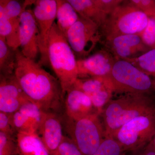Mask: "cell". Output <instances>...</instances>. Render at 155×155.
Masks as SVG:
<instances>
[{
    "label": "cell",
    "mask_w": 155,
    "mask_h": 155,
    "mask_svg": "<svg viewBox=\"0 0 155 155\" xmlns=\"http://www.w3.org/2000/svg\"><path fill=\"white\" fill-rule=\"evenodd\" d=\"M14 75L25 94L42 111L61 112L64 96L59 80L40 64L23 55L19 49L16 50Z\"/></svg>",
    "instance_id": "cell-1"
},
{
    "label": "cell",
    "mask_w": 155,
    "mask_h": 155,
    "mask_svg": "<svg viewBox=\"0 0 155 155\" xmlns=\"http://www.w3.org/2000/svg\"><path fill=\"white\" fill-rule=\"evenodd\" d=\"M155 113V105L147 94H127L111 99L100 116L106 137L113 138L118 130L130 120L143 115Z\"/></svg>",
    "instance_id": "cell-2"
},
{
    "label": "cell",
    "mask_w": 155,
    "mask_h": 155,
    "mask_svg": "<svg viewBox=\"0 0 155 155\" xmlns=\"http://www.w3.org/2000/svg\"><path fill=\"white\" fill-rule=\"evenodd\" d=\"M47 55L48 61L61 84L65 96L78 78L77 60L56 22L48 36Z\"/></svg>",
    "instance_id": "cell-3"
},
{
    "label": "cell",
    "mask_w": 155,
    "mask_h": 155,
    "mask_svg": "<svg viewBox=\"0 0 155 155\" xmlns=\"http://www.w3.org/2000/svg\"><path fill=\"white\" fill-rule=\"evenodd\" d=\"M64 131L74 142L83 155H92L106 138L100 115L94 114L78 120L61 115Z\"/></svg>",
    "instance_id": "cell-4"
},
{
    "label": "cell",
    "mask_w": 155,
    "mask_h": 155,
    "mask_svg": "<svg viewBox=\"0 0 155 155\" xmlns=\"http://www.w3.org/2000/svg\"><path fill=\"white\" fill-rule=\"evenodd\" d=\"M149 19L142 11L124 1L100 27L102 37L105 40L125 35H140L147 27Z\"/></svg>",
    "instance_id": "cell-5"
},
{
    "label": "cell",
    "mask_w": 155,
    "mask_h": 155,
    "mask_svg": "<svg viewBox=\"0 0 155 155\" xmlns=\"http://www.w3.org/2000/svg\"><path fill=\"white\" fill-rule=\"evenodd\" d=\"M108 77L119 93L147 94L154 85L150 76L125 60H116Z\"/></svg>",
    "instance_id": "cell-6"
},
{
    "label": "cell",
    "mask_w": 155,
    "mask_h": 155,
    "mask_svg": "<svg viewBox=\"0 0 155 155\" xmlns=\"http://www.w3.org/2000/svg\"><path fill=\"white\" fill-rule=\"evenodd\" d=\"M155 134V113L136 117L127 122L114 134L113 138L122 150L136 151L152 140Z\"/></svg>",
    "instance_id": "cell-7"
},
{
    "label": "cell",
    "mask_w": 155,
    "mask_h": 155,
    "mask_svg": "<svg viewBox=\"0 0 155 155\" xmlns=\"http://www.w3.org/2000/svg\"><path fill=\"white\" fill-rule=\"evenodd\" d=\"M64 36L78 60L88 57L102 38L98 25L80 16Z\"/></svg>",
    "instance_id": "cell-8"
},
{
    "label": "cell",
    "mask_w": 155,
    "mask_h": 155,
    "mask_svg": "<svg viewBox=\"0 0 155 155\" xmlns=\"http://www.w3.org/2000/svg\"><path fill=\"white\" fill-rule=\"evenodd\" d=\"M32 12L39 31V49L41 62L48 61L47 44L49 33L52 27L57 15V0L34 1Z\"/></svg>",
    "instance_id": "cell-9"
},
{
    "label": "cell",
    "mask_w": 155,
    "mask_h": 155,
    "mask_svg": "<svg viewBox=\"0 0 155 155\" xmlns=\"http://www.w3.org/2000/svg\"><path fill=\"white\" fill-rule=\"evenodd\" d=\"M72 86L79 89L90 98L100 115L114 92L108 76L78 78Z\"/></svg>",
    "instance_id": "cell-10"
},
{
    "label": "cell",
    "mask_w": 155,
    "mask_h": 155,
    "mask_svg": "<svg viewBox=\"0 0 155 155\" xmlns=\"http://www.w3.org/2000/svg\"><path fill=\"white\" fill-rule=\"evenodd\" d=\"M31 102L19 85L15 75H0V111L11 114Z\"/></svg>",
    "instance_id": "cell-11"
},
{
    "label": "cell",
    "mask_w": 155,
    "mask_h": 155,
    "mask_svg": "<svg viewBox=\"0 0 155 155\" xmlns=\"http://www.w3.org/2000/svg\"><path fill=\"white\" fill-rule=\"evenodd\" d=\"M19 36L20 51L22 54L35 61L39 49V31L32 10L26 8L20 18Z\"/></svg>",
    "instance_id": "cell-12"
},
{
    "label": "cell",
    "mask_w": 155,
    "mask_h": 155,
    "mask_svg": "<svg viewBox=\"0 0 155 155\" xmlns=\"http://www.w3.org/2000/svg\"><path fill=\"white\" fill-rule=\"evenodd\" d=\"M106 49L116 60H127L139 57L150 50L137 35H125L105 40Z\"/></svg>",
    "instance_id": "cell-13"
},
{
    "label": "cell",
    "mask_w": 155,
    "mask_h": 155,
    "mask_svg": "<svg viewBox=\"0 0 155 155\" xmlns=\"http://www.w3.org/2000/svg\"><path fill=\"white\" fill-rule=\"evenodd\" d=\"M116 60L106 49L98 51L84 59L77 60L78 78L108 76Z\"/></svg>",
    "instance_id": "cell-14"
},
{
    "label": "cell",
    "mask_w": 155,
    "mask_h": 155,
    "mask_svg": "<svg viewBox=\"0 0 155 155\" xmlns=\"http://www.w3.org/2000/svg\"><path fill=\"white\" fill-rule=\"evenodd\" d=\"M63 131L60 115L42 111L41 120L37 133L49 155H53L58 150L64 137Z\"/></svg>",
    "instance_id": "cell-15"
},
{
    "label": "cell",
    "mask_w": 155,
    "mask_h": 155,
    "mask_svg": "<svg viewBox=\"0 0 155 155\" xmlns=\"http://www.w3.org/2000/svg\"><path fill=\"white\" fill-rule=\"evenodd\" d=\"M64 114L70 119L78 120L99 114L91 100L79 89L72 86L64 96Z\"/></svg>",
    "instance_id": "cell-16"
},
{
    "label": "cell",
    "mask_w": 155,
    "mask_h": 155,
    "mask_svg": "<svg viewBox=\"0 0 155 155\" xmlns=\"http://www.w3.org/2000/svg\"><path fill=\"white\" fill-rule=\"evenodd\" d=\"M41 112L31 102L25 104L17 112L10 114L13 129L17 134L37 133L41 120Z\"/></svg>",
    "instance_id": "cell-17"
},
{
    "label": "cell",
    "mask_w": 155,
    "mask_h": 155,
    "mask_svg": "<svg viewBox=\"0 0 155 155\" xmlns=\"http://www.w3.org/2000/svg\"><path fill=\"white\" fill-rule=\"evenodd\" d=\"M80 17L88 19L100 27L107 18L100 8L97 0H68Z\"/></svg>",
    "instance_id": "cell-18"
},
{
    "label": "cell",
    "mask_w": 155,
    "mask_h": 155,
    "mask_svg": "<svg viewBox=\"0 0 155 155\" xmlns=\"http://www.w3.org/2000/svg\"><path fill=\"white\" fill-rule=\"evenodd\" d=\"M17 140L18 155H49L37 132L18 133Z\"/></svg>",
    "instance_id": "cell-19"
},
{
    "label": "cell",
    "mask_w": 155,
    "mask_h": 155,
    "mask_svg": "<svg viewBox=\"0 0 155 155\" xmlns=\"http://www.w3.org/2000/svg\"><path fill=\"white\" fill-rule=\"evenodd\" d=\"M57 1L58 7L56 23L59 29L65 35L69 28L77 22L80 16L68 1Z\"/></svg>",
    "instance_id": "cell-20"
},
{
    "label": "cell",
    "mask_w": 155,
    "mask_h": 155,
    "mask_svg": "<svg viewBox=\"0 0 155 155\" xmlns=\"http://www.w3.org/2000/svg\"><path fill=\"white\" fill-rule=\"evenodd\" d=\"M16 50L9 46L5 38L0 36V75H14Z\"/></svg>",
    "instance_id": "cell-21"
},
{
    "label": "cell",
    "mask_w": 155,
    "mask_h": 155,
    "mask_svg": "<svg viewBox=\"0 0 155 155\" xmlns=\"http://www.w3.org/2000/svg\"><path fill=\"white\" fill-rule=\"evenodd\" d=\"M34 1H26L22 4L15 0H1L0 14L16 25H19L22 12L27 6L33 4Z\"/></svg>",
    "instance_id": "cell-22"
},
{
    "label": "cell",
    "mask_w": 155,
    "mask_h": 155,
    "mask_svg": "<svg viewBox=\"0 0 155 155\" xmlns=\"http://www.w3.org/2000/svg\"><path fill=\"white\" fill-rule=\"evenodd\" d=\"M19 26L0 14V36L4 37L9 46L14 50L20 47Z\"/></svg>",
    "instance_id": "cell-23"
},
{
    "label": "cell",
    "mask_w": 155,
    "mask_h": 155,
    "mask_svg": "<svg viewBox=\"0 0 155 155\" xmlns=\"http://www.w3.org/2000/svg\"><path fill=\"white\" fill-rule=\"evenodd\" d=\"M125 61L149 76L155 77V49L150 50L139 57Z\"/></svg>",
    "instance_id": "cell-24"
},
{
    "label": "cell",
    "mask_w": 155,
    "mask_h": 155,
    "mask_svg": "<svg viewBox=\"0 0 155 155\" xmlns=\"http://www.w3.org/2000/svg\"><path fill=\"white\" fill-rule=\"evenodd\" d=\"M0 155H18L17 137L0 132Z\"/></svg>",
    "instance_id": "cell-25"
},
{
    "label": "cell",
    "mask_w": 155,
    "mask_h": 155,
    "mask_svg": "<svg viewBox=\"0 0 155 155\" xmlns=\"http://www.w3.org/2000/svg\"><path fill=\"white\" fill-rule=\"evenodd\" d=\"M122 152L121 146L114 139L106 137L92 155H120Z\"/></svg>",
    "instance_id": "cell-26"
},
{
    "label": "cell",
    "mask_w": 155,
    "mask_h": 155,
    "mask_svg": "<svg viewBox=\"0 0 155 155\" xmlns=\"http://www.w3.org/2000/svg\"><path fill=\"white\" fill-rule=\"evenodd\" d=\"M140 36L147 47L155 49V19L149 17L147 27Z\"/></svg>",
    "instance_id": "cell-27"
},
{
    "label": "cell",
    "mask_w": 155,
    "mask_h": 155,
    "mask_svg": "<svg viewBox=\"0 0 155 155\" xmlns=\"http://www.w3.org/2000/svg\"><path fill=\"white\" fill-rule=\"evenodd\" d=\"M52 155H83L69 137L64 135L58 150Z\"/></svg>",
    "instance_id": "cell-28"
},
{
    "label": "cell",
    "mask_w": 155,
    "mask_h": 155,
    "mask_svg": "<svg viewBox=\"0 0 155 155\" xmlns=\"http://www.w3.org/2000/svg\"><path fill=\"white\" fill-rule=\"evenodd\" d=\"M126 2L142 11L149 17H151L155 10V0H130Z\"/></svg>",
    "instance_id": "cell-29"
},
{
    "label": "cell",
    "mask_w": 155,
    "mask_h": 155,
    "mask_svg": "<svg viewBox=\"0 0 155 155\" xmlns=\"http://www.w3.org/2000/svg\"><path fill=\"white\" fill-rule=\"evenodd\" d=\"M0 132L17 137V134L13 129L10 121V114L0 111Z\"/></svg>",
    "instance_id": "cell-30"
},
{
    "label": "cell",
    "mask_w": 155,
    "mask_h": 155,
    "mask_svg": "<svg viewBox=\"0 0 155 155\" xmlns=\"http://www.w3.org/2000/svg\"><path fill=\"white\" fill-rule=\"evenodd\" d=\"M97 3L103 12L107 15L124 2L122 0H97Z\"/></svg>",
    "instance_id": "cell-31"
},
{
    "label": "cell",
    "mask_w": 155,
    "mask_h": 155,
    "mask_svg": "<svg viewBox=\"0 0 155 155\" xmlns=\"http://www.w3.org/2000/svg\"><path fill=\"white\" fill-rule=\"evenodd\" d=\"M140 150L138 155H155V146L152 140Z\"/></svg>",
    "instance_id": "cell-32"
},
{
    "label": "cell",
    "mask_w": 155,
    "mask_h": 155,
    "mask_svg": "<svg viewBox=\"0 0 155 155\" xmlns=\"http://www.w3.org/2000/svg\"><path fill=\"white\" fill-rule=\"evenodd\" d=\"M152 141L153 143V144L154 145V146H155V134L154 136L153 137Z\"/></svg>",
    "instance_id": "cell-33"
},
{
    "label": "cell",
    "mask_w": 155,
    "mask_h": 155,
    "mask_svg": "<svg viewBox=\"0 0 155 155\" xmlns=\"http://www.w3.org/2000/svg\"><path fill=\"white\" fill-rule=\"evenodd\" d=\"M150 18H154V19H155V11L153 14L152 16V17H150Z\"/></svg>",
    "instance_id": "cell-34"
},
{
    "label": "cell",
    "mask_w": 155,
    "mask_h": 155,
    "mask_svg": "<svg viewBox=\"0 0 155 155\" xmlns=\"http://www.w3.org/2000/svg\"><path fill=\"white\" fill-rule=\"evenodd\" d=\"M154 85L155 86V80L154 81Z\"/></svg>",
    "instance_id": "cell-35"
}]
</instances>
